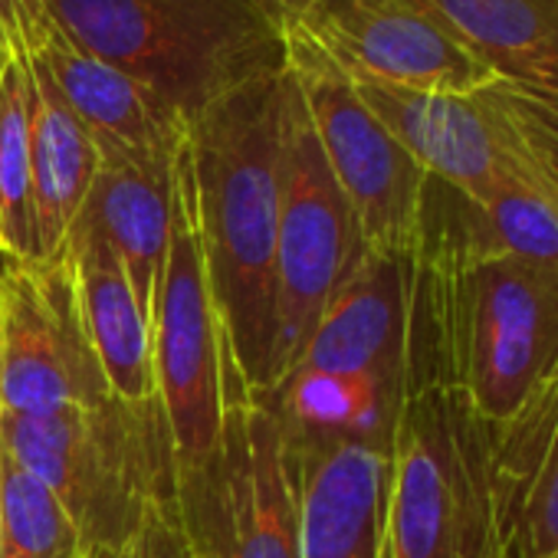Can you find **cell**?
<instances>
[{
	"label": "cell",
	"mask_w": 558,
	"mask_h": 558,
	"mask_svg": "<svg viewBox=\"0 0 558 558\" xmlns=\"http://www.w3.org/2000/svg\"><path fill=\"white\" fill-rule=\"evenodd\" d=\"M53 34L50 0H0V73L40 57Z\"/></svg>",
	"instance_id": "d4e9b609"
},
{
	"label": "cell",
	"mask_w": 558,
	"mask_h": 558,
	"mask_svg": "<svg viewBox=\"0 0 558 558\" xmlns=\"http://www.w3.org/2000/svg\"><path fill=\"white\" fill-rule=\"evenodd\" d=\"M489 437L457 391L437 381L404 388L381 558H496Z\"/></svg>",
	"instance_id": "5b68a950"
},
{
	"label": "cell",
	"mask_w": 558,
	"mask_h": 558,
	"mask_svg": "<svg viewBox=\"0 0 558 558\" xmlns=\"http://www.w3.org/2000/svg\"><path fill=\"white\" fill-rule=\"evenodd\" d=\"M558 362V263L421 240L408 385L437 381L506 424ZM404 385V388H408Z\"/></svg>",
	"instance_id": "7a4b0ae2"
},
{
	"label": "cell",
	"mask_w": 558,
	"mask_h": 558,
	"mask_svg": "<svg viewBox=\"0 0 558 558\" xmlns=\"http://www.w3.org/2000/svg\"><path fill=\"white\" fill-rule=\"evenodd\" d=\"M178 522L194 558H300L296 480L283 424L227 359L214 450L178 470Z\"/></svg>",
	"instance_id": "8992f818"
},
{
	"label": "cell",
	"mask_w": 558,
	"mask_h": 558,
	"mask_svg": "<svg viewBox=\"0 0 558 558\" xmlns=\"http://www.w3.org/2000/svg\"><path fill=\"white\" fill-rule=\"evenodd\" d=\"M555 4H558V0H555Z\"/></svg>",
	"instance_id": "f1b7e54d"
},
{
	"label": "cell",
	"mask_w": 558,
	"mask_h": 558,
	"mask_svg": "<svg viewBox=\"0 0 558 558\" xmlns=\"http://www.w3.org/2000/svg\"><path fill=\"white\" fill-rule=\"evenodd\" d=\"M263 4H269L276 14H283L290 21V17H300L310 8V0H263Z\"/></svg>",
	"instance_id": "4316f807"
},
{
	"label": "cell",
	"mask_w": 558,
	"mask_h": 558,
	"mask_svg": "<svg viewBox=\"0 0 558 558\" xmlns=\"http://www.w3.org/2000/svg\"><path fill=\"white\" fill-rule=\"evenodd\" d=\"M411 283L414 256L368 250L326 306L296 368L372 378L404 395Z\"/></svg>",
	"instance_id": "4fadbf2b"
},
{
	"label": "cell",
	"mask_w": 558,
	"mask_h": 558,
	"mask_svg": "<svg viewBox=\"0 0 558 558\" xmlns=\"http://www.w3.org/2000/svg\"><path fill=\"white\" fill-rule=\"evenodd\" d=\"M365 253L368 246L359 217L323 155L316 125L293 80L272 263V345L266 391L296 368L326 306Z\"/></svg>",
	"instance_id": "52a82bcc"
},
{
	"label": "cell",
	"mask_w": 558,
	"mask_h": 558,
	"mask_svg": "<svg viewBox=\"0 0 558 558\" xmlns=\"http://www.w3.org/2000/svg\"><path fill=\"white\" fill-rule=\"evenodd\" d=\"M171 184L174 168L155 174L132 165H102L76 217L119 256L148 326L171 236Z\"/></svg>",
	"instance_id": "ffe728a7"
},
{
	"label": "cell",
	"mask_w": 558,
	"mask_h": 558,
	"mask_svg": "<svg viewBox=\"0 0 558 558\" xmlns=\"http://www.w3.org/2000/svg\"><path fill=\"white\" fill-rule=\"evenodd\" d=\"M135 558H194L178 522V506H151L145 512L135 538Z\"/></svg>",
	"instance_id": "484cf974"
},
{
	"label": "cell",
	"mask_w": 558,
	"mask_h": 558,
	"mask_svg": "<svg viewBox=\"0 0 558 558\" xmlns=\"http://www.w3.org/2000/svg\"><path fill=\"white\" fill-rule=\"evenodd\" d=\"M0 558H86L57 493L0 444Z\"/></svg>",
	"instance_id": "cb8c5ba5"
},
{
	"label": "cell",
	"mask_w": 558,
	"mask_h": 558,
	"mask_svg": "<svg viewBox=\"0 0 558 558\" xmlns=\"http://www.w3.org/2000/svg\"><path fill=\"white\" fill-rule=\"evenodd\" d=\"M63 246L76 263L86 326L112 395L122 401H155L158 385L151 365V326L119 256L93 227L80 220Z\"/></svg>",
	"instance_id": "e0dca14e"
},
{
	"label": "cell",
	"mask_w": 558,
	"mask_h": 558,
	"mask_svg": "<svg viewBox=\"0 0 558 558\" xmlns=\"http://www.w3.org/2000/svg\"><path fill=\"white\" fill-rule=\"evenodd\" d=\"M86 558H135V545H129V548H93V551H86Z\"/></svg>",
	"instance_id": "83f0119b"
},
{
	"label": "cell",
	"mask_w": 558,
	"mask_h": 558,
	"mask_svg": "<svg viewBox=\"0 0 558 558\" xmlns=\"http://www.w3.org/2000/svg\"><path fill=\"white\" fill-rule=\"evenodd\" d=\"M34 197L44 256L63 250L102 168L99 148L57 89L44 60H27Z\"/></svg>",
	"instance_id": "ac0fdd59"
},
{
	"label": "cell",
	"mask_w": 558,
	"mask_h": 558,
	"mask_svg": "<svg viewBox=\"0 0 558 558\" xmlns=\"http://www.w3.org/2000/svg\"><path fill=\"white\" fill-rule=\"evenodd\" d=\"M287 24L349 80L437 93H473L493 80L424 0H310Z\"/></svg>",
	"instance_id": "8fae6325"
},
{
	"label": "cell",
	"mask_w": 558,
	"mask_h": 558,
	"mask_svg": "<svg viewBox=\"0 0 558 558\" xmlns=\"http://www.w3.org/2000/svg\"><path fill=\"white\" fill-rule=\"evenodd\" d=\"M0 444L57 493L86 551L129 548L151 506H178V460L158 398L0 414Z\"/></svg>",
	"instance_id": "277c9868"
},
{
	"label": "cell",
	"mask_w": 558,
	"mask_h": 558,
	"mask_svg": "<svg viewBox=\"0 0 558 558\" xmlns=\"http://www.w3.org/2000/svg\"><path fill=\"white\" fill-rule=\"evenodd\" d=\"M76 47L129 73L184 125L287 70V17L263 0H50Z\"/></svg>",
	"instance_id": "3957f363"
},
{
	"label": "cell",
	"mask_w": 558,
	"mask_h": 558,
	"mask_svg": "<svg viewBox=\"0 0 558 558\" xmlns=\"http://www.w3.org/2000/svg\"><path fill=\"white\" fill-rule=\"evenodd\" d=\"M290 66L233 89L184 129L174 187L191 214L227 352L253 395L266 391L272 345V263Z\"/></svg>",
	"instance_id": "6da1fadb"
},
{
	"label": "cell",
	"mask_w": 558,
	"mask_h": 558,
	"mask_svg": "<svg viewBox=\"0 0 558 558\" xmlns=\"http://www.w3.org/2000/svg\"><path fill=\"white\" fill-rule=\"evenodd\" d=\"M93 135L102 165H132L168 174L184 142V122L142 83L76 47L60 31L37 57Z\"/></svg>",
	"instance_id": "9a60e30c"
},
{
	"label": "cell",
	"mask_w": 558,
	"mask_h": 558,
	"mask_svg": "<svg viewBox=\"0 0 558 558\" xmlns=\"http://www.w3.org/2000/svg\"><path fill=\"white\" fill-rule=\"evenodd\" d=\"M496 558H558V362L489 437Z\"/></svg>",
	"instance_id": "5bb4252c"
},
{
	"label": "cell",
	"mask_w": 558,
	"mask_h": 558,
	"mask_svg": "<svg viewBox=\"0 0 558 558\" xmlns=\"http://www.w3.org/2000/svg\"><path fill=\"white\" fill-rule=\"evenodd\" d=\"M424 4L493 80L558 93L555 0H424Z\"/></svg>",
	"instance_id": "d6986e66"
},
{
	"label": "cell",
	"mask_w": 558,
	"mask_h": 558,
	"mask_svg": "<svg viewBox=\"0 0 558 558\" xmlns=\"http://www.w3.org/2000/svg\"><path fill=\"white\" fill-rule=\"evenodd\" d=\"M0 259H47L37 227L27 63L0 73Z\"/></svg>",
	"instance_id": "603a6c76"
},
{
	"label": "cell",
	"mask_w": 558,
	"mask_h": 558,
	"mask_svg": "<svg viewBox=\"0 0 558 558\" xmlns=\"http://www.w3.org/2000/svg\"><path fill=\"white\" fill-rule=\"evenodd\" d=\"M287 66L310 109L323 155L359 217L365 246L414 256L427 171L362 102L352 80L290 24Z\"/></svg>",
	"instance_id": "ba28073f"
},
{
	"label": "cell",
	"mask_w": 558,
	"mask_h": 558,
	"mask_svg": "<svg viewBox=\"0 0 558 558\" xmlns=\"http://www.w3.org/2000/svg\"><path fill=\"white\" fill-rule=\"evenodd\" d=\"M112 398L70 250L0 259V414H47Z\"/></svg>",
	"instance_id": "9c48e42d"
},
{
	"label": "cell",
	"mask_w": 558,
	"mask_h": 558,
	"mask_svg": "<svg viewBox=\"0 0 558 558\" xmlns=\"http://www.w3.org/2000/svg\"><path fill=\"white\" fill-rule=\"evenodd\" d=\"M227 359L197 233L171 184V236L151 310V365L178 470L197 466L220 437Z\"/></svg>",
	"instance_id": "30bf717a"
},
{
	"label": "cell",
	"mask_w": 558,
	"mask_h": 558,
	"mask_svg": "<svg viewBox=\"0 0 558 558\" xmlns=\"http://www.w3.org/2000/svg\"><path fill=\"white\" fill-rule=\"evenodd\" d=\"M473 96L493 125L506 184L558 207V93L489 80Z\"/></svg>",
	"instance_id": "7402d4cb"
},
{
	"label": "cell",
	"mask_w": 558,
	"mask_h": 558,
	"mask_svg": "<svg viewBox=\"0 0 558 558\" xmlns=\"http://www.w3.org/2000/svg\"><path fill=\"white\" fill-rule=\"evenodd\" d=\"M362 102L437 181L470 201H486L506 184L493 125L473 93H437L352 80Z\"/></svg>",
	"instance_id": "2e32d148"
},
{
	"label": "cell",
	"mask_w": 558,
	"mask_h": 558,
	"mask_svg": "<svg viewBox=\"0 0 558 558\" xmlns=\"http://www.w3.org/2000/svg\"><path fill=\"white\" fill-rule=\"evenodd\" d=\"M290 437H342L391 447L404 395L355 375L296 368L272 391L256 395Z\"/></svg>",
	"instance_id": "44dd1931"
},
{
	"label": "cell",
	"mask_w": 558,
	"mask_h": 558,
	"mask_svg": "<svg viewBox=\"0 0 558 558\" xmlns=\"http://www.w3.org/2000/svg\"><path fill=\"white\" fill-rule=\"evenodd\" d=\"M287 437L300 558H381L391 447L342 437Z\"/></svg>",
	"instance_id": "7c38bea8"
}]
</instances>
